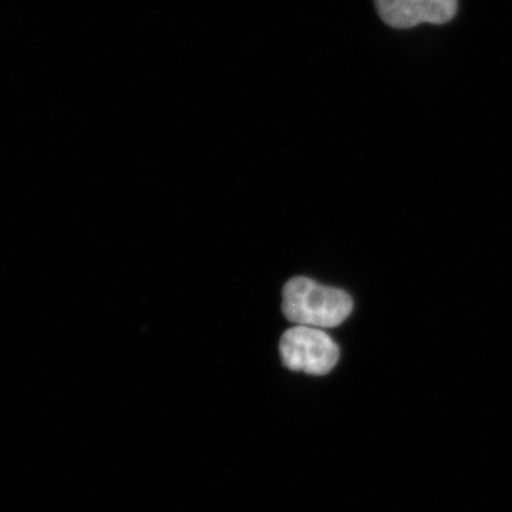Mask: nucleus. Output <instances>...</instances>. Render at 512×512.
Wrapping results in <instances>:
<instances>
[{
  "mask_svg": "<svg viewBox=\"0 0 512 512\" xmlns=\"http://www.w3.org/2000/svg\"><path fill=\"white\" fill-rule=\"evenodd\" d=\"M282 311L296 326L329 329L342 325L353 309L345 291L323 286L305 276H296L282 291Z\"/></svg>",
  "mask_w": 512,
  "mask_h": 512,
  "instance_id": "f257e3e1",
  "label": "nucleus"
},
{
  "mask_svg": "<svg viewBox=\"0 0 512 512\" xmlns=\"http://www.w3.org/2000/svg\"><path fill=\"white\" fill-rule=\"evenodd\" d=\"M282 362L293 372L328 375L339 362V348L323 330L295 326L286 330L279 343Z\"/></svg>",
  "mask_w": 512,
  "mask_h": 512,
  "instance_id": "f03ea898",
  "label": "nucleus"
},
{
  "mask_svg": "<svg viewBox=\"0 0 512 512\" xmlns=\"http://www.w3.org/2000/svg\"><path fill=\"white\" fill-rule=\"evenodd\" d=\"M375 8L387 26L407 30L423 23L446 25L456 18L458 0H375Z\"/></svg>",
  "mask_w": 512,
  "mask_h": 512,
  "instance_id": "7ed1b4c3",
  "label": "nucleus"
}]
</instances>
